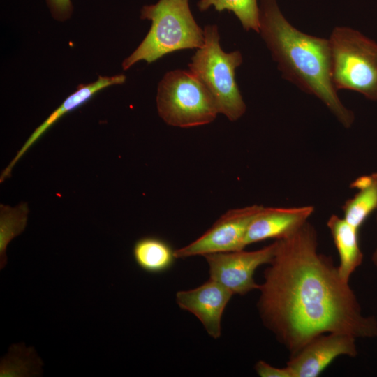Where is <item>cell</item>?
<instances>
[{"mask_svg":"<svg viewBox=\"0 0 377 377\" xmlns=\"http://www.w3.org/2000/svg\"><path fill=\"white\" fill-rule=\"evenodd\" d=\"M276 240L274 256L258 288V309L263 324L290 356L323 334L377 336L376 320L362 315L338 267L318 252V233L309 221Z\"/></svg>","mask_w":377,"mask_h":377,"instance_id":"6da1fadb","label":"cell"},{"mask_svg":"<svg viewBox=\"0 0 377 377\" xmlns=\"http://www.w3.org/2000/svg\"><path fill=\"white\" fill-rule=\"evenodd\" d=\"M259 9V33L282 77L320 99L345 128H350L355 115L342 103L332 84L329 40L294 27L276 0H260Z\"/></svg>","mask_w":377,"mask_h":377,"instance_id":"7a4b0ae2","label":"cell"},{"mask_svg":"<svg viewBox=\"0 0 377 377\" xmlns=\"http://www.w3.org/2000/svg\"><path fill=\"white\" fill-rule=\"evenodd\" d=\"M140 18L151 20V26L139 46L124 60V70L139 61L150 64L173 52L204 45L203 29L192 15L189 0H159L144 6Z\"/></svg>","mask_w":377,"mask_h":377,"instance_id":"3957f363","label":"cell"},{"mask_svg":"<svg viewBox=\"0 0 377 377\" xmlns=\"http://www.w3.org/2000/svg\"><path fill=\"white\" fill-rule=\"evenodd\" d=\"M203 34L204 45L191 57L189 71L209 91L219 113L237 121L246 110L235 80V69L242 64V55L239 51L222 50L216 25H206Z\"/></svg>","mask_w":377,"mask_h":377,"instance_id":"277c9868","label":"cell"},{"mask_svg":"<svg viewBox=\"0 0 377 377\" xmlns=\"http://www.w3.org/2000/svg\"><path fill=\"white\" fill-rule=\"evenodd\" d=\"M329 40L330 75L337 90L377 101V43L348 27H335Z\"/></svg>","mask_w":377,"mask_h":377,"instance_id":"5b68a950","label":"cell"},{"mask_svg":"<svg viewBox=\"0 0 377 377\" xmlns=\"http://www.w3.org/2000/svg\"><path fill=\"white\" fill-rule=\"evenodd\" d=\"M156 105L167 124L180 128L208 124L219 114L212 95L190 71L166 73L158 84Z\"/></svg>","mask_w":377,"mask_h":377,"instance_id":"8992f818","label":"cell"},{"mask_svg":"<svg viewBox=\"0 0 377 377\" xmlns=\"http://www.w3.org/2000/svg\"><path fill=\"white\" fill-rule=\"evenodd\" d=\"M263 207V205H253L228 210L200 237L175 250V258H185L244 249V239L248 227Z\"/></svg>","mask_w":377,"mask_h":377,"instance_id":"52a82bcc","label":"cell"},{"mask_svg":"<svg viewBox=\"0 0 377 377\" xmlns=\"http://www.w3.org/2000/svg\"><path fill=\"white\" fill-rule=\"evenodd\" d=\"M277 242L260 249L246 251L242 250L209 253L204 256L209 265V278L215 280L234 295H246L258 289L253 279L256 269L260 265L269 264L272 260Z\"/></svg>","mask_w":377,"mask_h":377,"instance_id":"ba28073f","label":"cell"},{"mask_svg":"<svg viewBox=\"0 0 377 377\" xmlns=\"http://www.w3.org/2000/svg\"><path fill=\"white\" fill-rule=\"evenodd\" d=\"M355 339L343 333L321 334L291 355L286 366L292 377H316L337 357L356 356Z\"/></svg>","mask_w":377,"mask_h":377,"instance_id":"9c48e42d","label":"cell"},{"mask_svg":"<svg viewBox=\"0 0 377 377\" xmlns=\"http://www.w3.org/2000/svg\"><path fill=\"white\" fill-rule=\"evenodd\" d=\"M234 294L219 282L209 279L201 286L176 294V302L183 310L195 315L208 334L214 339L221 335L224 309Z\"/></svg>","mask_w":377,"mask_h":377,"instance_id":"30bf717a","label":"cell"},{"mask_svg":"<svg viewBox=\"0 0 377 377\" xmlns=\"http://www.w3.org/2000/svg\"><path fill=\"white\" fill-rule=\"evenodd\" d=\"M313 212L312 205L264 207L250 223L244 239V247L267 239L288 236L306 223Z\"/></svg>","mask_w":377,"mask_h":377,"instance_id":"8fae6325","label":"cell"},{"mask_svg":"<svg viewBox=\"0 0 377 377\" xmlns=\"http://www.w3.org/2000/svg\"><path fill=\"white\" fill-rule=\"evenodd\" d=\"M126 76L123 74L111 77L99 76L94 82L80 84L77 90L68 96L64 102L31 134L22 147L19 149L13 159L3 170L0 182L9 177L13 168L24 154L43 135V134L62 116L76 109L88 101L100 90L114 84L125 82Z\"/></svg>","mask_w":377,"mask_h":377,"instance_id":"7c38bea8","label":"cell"},{"mask_svg":"<svg viewBox=\"0 0 377 377\" xmlns=\"http://www.w3.org/2000/svg\"><path fill=\"white\" fill-rule=\"evenodd\" d=\"M327 226L339 254V273L343 280L348 282L350 276L363 260L359 244V229L337 214H332L329 217Z\"/></svg>","mask_w":377,"mask_h":377,"instance_id":"4fadbf2b","label":"cell"},{"mask_svg":"<svg viewBox=\"0 0 377 377\" xmlns=\"http://www.w3.org/2000/svg\"><path fill=\"white\" fill-rule=\"evenodd\" d=\"M350 187L357 192L343 205V218L360 229L371 213L377 210V172L356 178Z\"/></svg>","mask_w":377,"mask_h":377,"instance_id":"5bb4252c","label":"cell"},{"mask_svg":"<svg viewBox=\"0 0 377 377\" xmlns=\"http://www.w3.org/2000/svg\"><path fill=\"white\" fill-rule=\"evenodd\" d=\"M133 256L137 265L149 274H160L168 270L176 258L170 244L155 236L138 239L133 247Z\"/></svg>","mask_w":377,"mask_h":377,"instance_id":"9a60e30c","label":"cell"},{"mask_svg":"<svg viewBox=\"0 0 377 377\" xmlns=\"http://www.w3.org/2000/svg\"><path fill=\"white\" fill-rule=\"evenodd\" d=\"M197 7L205 11L210 7L218 11L232 12L246 31L253 30L259 33V6L257 0H199Z\"/></svg>","mask_w":377,"mask_h":377,"instance_id":"2e32d148","label":"cell"},{"mask_svg":"<svg viewBox=\"0 0 377 377\" xmlns=\"http://www.w3.org/2000/svg\"><path fill=\"white\" fill-rule=\"evenodd\" d=\"M28 214L27 204L12 208L1 205L0 255L1 269L6 263V249L9 242L25 228Z\"/></svg>","mask_w":377,"mask_h":377,"instance_id":"e0dca14e","label":"cell"},{"mask_svg":"<svg viewBox=\"0 0 377 377\" xmlns=\"http://www.w3.org/2000/svg\"><path fill=\"white\" fill-rule=\"evenodd\" d=\"M47 3L52 16L57 20H66L72 13L71 0H47Z\"/></svg>","mask_w":377,"mask_h":377,"instance_id":"ac0fdd59","label":"cell"},{"mask_svg":"<svg viewBox=\"0 0 377 377\" xmlns=\"http://www.w3.org/2000/svg\"><path fill=\"white\" fill-rule=\"evenodd\" d=\"M255 370L261 377H292L291 372L287 366L284 368H278L263 360L256 364Z\"/></svg>","mask_w":377,"mask_h":377,"instance_id":"d6986e66","label":"cell"},{"mask_svg":"<svg viewBox=\"0 0 377 377\" xmlns=\"http://www.w3.org/2000/svg\"><path fill=\"white\" fill-rule=\"evenodd\" d=\"M372 260L374 265L377 267V247L372 255Z\"/></svg>","mask_w":377,"mask_h":377,"instance_id":"ffe728a7","label":"cell"}]
</instances>
